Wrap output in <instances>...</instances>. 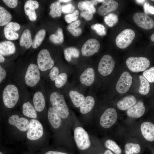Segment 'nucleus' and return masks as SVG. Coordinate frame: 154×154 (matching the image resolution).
<instances>
[{
    "instance_id": "1",
    "label": "nucleus",
    "mask_w": 154,
    "mask_h": 154,
    "mask_svg": "<svg viewBox=\"0 0 154 154\" xmlns=\"http://www.w3.org/2000/svg\"><path fill=\"white\" fill-rule=\"evenodd\" d=\"M76 148L80 154H93L96 145L97 137L90 133L78 119L72 129Z\"/></svg>"
},
{
    "instance_id": "2",
    "label": "nucleus",
    "mask_w": 154,
    "mask_h": 154,
    "mask_svg": "<svg viewBox=\"0 0 154 154\" xmlns=\"http://www.w3.org/2000/svg\"><path fill=\"white\" fill-rule=\"evenodd\" d=\"M49 100L51 107L55 110L61 118L72 129L78 118L69 109L64 95L58 92L54 91L50 93Z\"/></svg>"
},
{
    "instance_id": "3",
    "label": "nucleus",
    "mask_w": 154,
    "mask_h": 154,
    "mask_svg": "<svg viewBox=\"0 0 154 154\" xmlns=\"http://www.w3.org/2000/svg\"><path fill=\"white\" fill-rule=\"evenodd\" d=\"M117 117L116 110L110 107L106 109L100 115L94 114L92 121L94 120L99 128L104 130H107L114 125Z\"/></svg>"
},
{
    "instance_id": "4",
    "label": "nucleus",
    "mask_w": 154,
    "mask_h": 154,
    "mask_svg": "<svg viewBox=\"0 0 154 154\" xmlns=\"http://www.w3.org/2000/svg\"><path fill=\"white\" fill-rule=\"evenodd\" d=\"M19 98L18 88L13 84H9L4 88L2 98L4 105L7 108L11 109L17 103Z\"/></svg>"
},
{
    "instance_id": "5",
    "label": "nucleus",
    "mask_w": 154,
    "mask_h": 154,
    "mask_svg": "<svg viewBox=\"0 0 154 154\" xmlns=\"http://www.w3.org/2000/svg\"><path fill=\"white\" fill-rule=\"evenodd\" d=\"M95 105V99L93 96L90 95L85 97L78 108L83 121L88 122L92 121Z\"/></svg>"
},
{
    "instance_id": "6",
    "label": "nucleus",
    "mask_w": 154,
    "mask_h": 154,
    "mask_svg": "<svg viewBox=\"0 0 154 154\" xmlns=\"http://www.w3.org/2000/svg\"><path fill=\"white\" fill-rule=\"evenodd\" d=\"M25 84L29 87L36 86L40 79V71L37 64H30L25 71L24 78Z\"/></svg>"
},
{
    "instance_id": "7",
    "label": "nucleus",
    "mask_w": 154,
    "mask_h": 154,
    "mask_svg": "<svg viewBox=\"0 0 154 154\" xmlns=\"http://www.w3.org/2000/svg\"><path fill=\"white\" fill-rule=\"evenodd\" d=\"M126 65L131 71L137 72L145 71L150 66L149 60L144 57H130L126 61Z\"/></svg>"
},
{
    "instance_id": "8",
    "label": "nucleus",
    "mask_w": 154,
    "mask_h": 154,
    "mask_svg": "<svg viewBox=\"0 0 154 154\" xmlns=\"http://www.w3.org/2000/svg\"><path fill=\"white\" fill-rule=\"evenodd\" d=\"M37 64L40 71L42 72L50 70L54 66V60L48 50L42 49L39 52L37 56Z\"/></svg>"
},
{
    "instance_id": "9",
    "label": "nucleus",
    "mask_w": 154,
    "mask_h": 154,
    "mask_svg": "<svg viewBox=\"0 0 154 154\" xmlns=\"http://www.w3.org/2000/svg\"><path fill=\"white\" fill-rule=\"evenodd\" d=\"M43 126L40 122L36 119H31L29 121V125L27 133L28 139L36 140L42 137L43 134Z\"/></svg>"
},
{
    "instance_id": "10",
    "label": "nucleus",
    "mask_w": 154,
    "mask_h": 154,
    "mask_svg": "<svg viewBox=\"0 0 154 154\" xmlns=\"http://www.w3.org/2000/svg\"><path fill=\"white\" fill-rule=\"evenodd\" d=\"M135 33L132 30L126 29L121 31L117 37L116 43L119 48L124 49L129 46L135 37Z\"/></svg>"
},
{
    "instance_id": "11",
    "label": "nucleus",
    "mask_w": 154,
    "mask_h": 154,
    "mask_svg": "<svg viewBox=\"0 0 154 154\" xmlns=\"http://www.w3.org/2000/svg\"><path fill=\"white\" fill-rule=\"evenodd\" d=\"M115 62L112 57L110 55H104L100 60L98 67L99 73L103 76L110 74L114 67Z\"/></svg>"
},
{
    "instance_id": "12",
    "label": "nucleus",
    "mask_w": 154,
    "mask_h": 154,
    "mask_svg": "<svg viewBox=\"0 0 154 154\" xmlns=\"http://www.w3.org/2000/svg\"><path fill=\"white\" fill-rule=\"evenodd\" d=\"M133 19L138 26L144 29H150L154 27V21L145 13H136L133 15Z\"/></svg>"
},
{
    "instance_id": "13",
    "label": "nucleus",
    "mask_w": 154,
    "mask_h": 154,
    "mask_svg": "<svg viewBox=\"0 0 154 154\" xmlns=\"http://www.w3.org/2000/svg\"><path fill=\"white\" fill-rule=\"evenodd\" d=\"M132 81L131 75L127 72H123L121 75L116 85V90L119 93L127 92L130 87Z\"/></svg>"
},
{
    "instance_id": "14",
    "label": "nucleus",
    "mask_w": 154,
    "mask_h": 154,
    "mask_svg": "<svg viewBox=\"0 0 154 154\" xmlns=\"http://www.w3.org/2000/svg\"><path fill=\"white\" fill-rule=\"evenodd\" d=\"M100 47V44L97 40L90 38L83 45L81 49V53L85 56H91L98 52Z\"/></svg>"
},
{
    "instance_id": "15",
    "label": "nucleus",
    "mask_w": 154,
    "mask_h": 154,
    "mask_svg": "<svg viewBox=\"0 0 154 154\" xmlns=\"http://www.w3.org/2000/svg\"><path fill=\"white\" fill-rule=\"evenodd\" d=\"M9 124L16 127L19 130L22 132L27 131L29 125V121L26 118L19 117L17 115H12L8 120Z\"/></svg>"
},
{
    "instance_id": "16",
    "label": "nucleus",
    "mask_w": 154,
    "mask_h": 154,
    "mask_svg": "<svg viewBox=\"0 0 154 154\" xmlns=\"http://www.w3.org/2000/svg\"><path fill=\"white\" fill-rule=\"evenodd\" d=\"M20 28L19 24L16 22H10L5 25L4 29V33L6 38L10 40L18 39L19 34L16 32Z\"/></svg>"
},
{
    "instance_id": "17",
    "label": "nucleus",
    "mask_w": 154,
    "mask_h": 154,
    "mask_svg": "<svg viewBox=\"0 0 154 154\" xmlns=\"http://www.w3.org/2000/svg\"><path fill=\"white\" fill-rule=\"evenodd\" d=\"M95 79V72L92 67L86 69L81 74L79 77V80L81 83L87 86H92L94 82Z\"/></svg>"
},
{
    "instance_id": "18",
    "label": "nucleus",
    "mask_w": 154,
    "mask_h": 154,
    "mask_svg": "<svg viewBox=\"0 0 154 154\" xmlns=\"http://www.w3.org/2000/svg\"><path fill=\"white\" fill-rule=\"evenodd\" d=\"M141 134L147 141H154V124L149 121L142 123L140 127Z\"/></svg>"
},
{
    "instance_id": "19",
    "label": "nucleus",
    "mask_w": 154,
    "mask_h": 154,
    "mask_svg": "<svg viewBox=\"0 0 154 154\" xmlns=\"http://www.w3.org/2000/svg\"><path fill=\"white\" fill-rule=\"evenodd\" d=\"M145 108L143 102L139 101L130 108L127 110V116L131 118H139L144 114Z\"/></svg>"
},
{
    "instance_id": "20",
    "label": "nucleus",
    "mask_w": 154,
    "mask_h": 154,
    "mask_svg": "<svg viewBox=\"0 0 154 154\" xmlns=\"http://www.w3.org/2000/svg\"><path fill=\"white\" fill-rule=\"evenodd\" d=\"M118 6V3L116 1L104 0L98 9V13L99 15L104 16L116 9Z\"/></svg>"
},
{
    "instance_id": "21",
    "label": "nucleus",
    "mask_w": 154,
    "mask_h": 154,
    "mask_svg": "<svg viewBox=\"0 0 154 154\" xmlns=\"http://www.w3.org/2000/svg\"><path fill=\"white\" fill-rule=\"evenodd\" d=\"M39 7L38 2L35 0H29L26 1L24 6L25 14L27 15L30 20L33 21L37 18V15L35 11Z\"/></svg>"
},
{
    "instance_id": "22",
    "label": "nucleus",
    "mask_w": 154,
    "mask_h": 154,
    "mask_svg": "<svg viewBox=\"0 0 154 154\" xmlns=\"http://www.w3.org/2000/svg\"><path fill=\"white\" fill-rule=\"evenodd\" d=\"M33 106L36 111L38 112L42 111L46 105L45 100L42 92L40 91L35 92L33 99Z\"/></svg>"
},
{
    "instance_id": "23",
    "label": "nucleus",
    "mask_w": 154,
    "mask_h": 154,
    "mask_svg": "<svg viewBox=\"0 0 154 154\" xmlns=\"http://www.w3.org/2000/svg\"><path fill=\"white\" fill-rule=\"evenodd\" d=\"M137 103L135 97L133 95L127 96L121 100L119 101L117 104V107L121 110H127Z\"/></svg>"
},
{
    "instance_id": "24",
    "label": "nucleus",
    "mask_w": 154,
    "mask_h": 154,
    "mask_svg": "<svg viewBox=\"0 0 154 154\" xmlns=\"http://www.w3.org/2000/svg\"><path fill=\"white\" fill-rule=\"evenodd\" d=\"M68 95L72 104L77 108H79L85 98L83 94L75 90H70Z\"/></svg>"
},
{
    "instance_id": "25",
    "label": "nucleus",
    "mask_w": 154,
    "mask_h": 154,
    "mask_svg": "<svg viewBox=\"0 0 154 154\" xmlns=\"http://www.w3.org/2000/svg\"><path fill=\"white\" fill-rule=\"evenodd\" d=\"M16 48L14 44L11 41L6 40L0 43V54L3 56L13 54Z\"/></svg>"
},
{
    "instance_id": "26",
    "label": "nucleus",
    "mask_w": 154,
    "mask_h": 154,
    "mask_svg": "<svg viewBox=\"0 0 154 154\" xmlns=\"http://www.w3.org/2000/svg\"><path fill=\"white\" fill-rule=\"evenodd\" d=\"M101 143L105 148L109 149L114 154L121 153L122 150L121 148L113 139L105 138L103 139Z\"/></svg>"
},
{
    "instance_id": "27",
    "label": "nucleus",
    "mask_w": 154,
    "mask_h": 154,
    "mask_svg": "<svg viewBox=\"0 0 154 154\" xmlns=\"http://www.w3.org/2000/svg\"><path fill=\"white\" fill-rule=\"evenodd\" d=\"M22 111L23 115L32 119L37 117V111L34 106L29 101L25 102L22 106Z\"/></svg>"
},
{
    "instance_id": "28",
    "label": "nucleus",
    "mask_w": 154,
    "mask_h": 154,
    "mask_svg": "<svg viewBox=\"0 0 154 154\" xmlns=\"http://www.w3.org/2000/svg\"><path fill=\"white\" fill-rule=\"evenodd\" d=\"M19 44L21 46H25L27 49H29L32 46L33 41L29 29H27L23 31L20 39Z\"/></svg>"
},
{
    "instance_id": "29",
    "label": "nucleus",
    "mask_w": 154,
    "mask_h": 154,
    "mask_svg": "<svg viewBox=\"0 0 154 154\" xmlns=\"http://www.w3.org/2000/svg\"><path fill=\"white\" fill-rule=\"evenodd\" d=\"M141 150V146L137 143L128 142L125 144L124 147L125 154H138Z\"/></svg>"
},
{
    "instance_id": "30",
    "label": "nucleus",
    "mask_w": 154,
    "mask_h": 154,
    "mask_svg": "<svg viewBox=\"0 0 154 154\" xmlns=\"http://www.w3.org/2000/svg\"><path fill=\"white\" fill-rule=\"evenodd\" d=\"M140 86L138 89L139 93L143 95L147 94L150 90V84L147 79L143 75L139 76Z\"/></svg>"
},
{
    "instance_id": "31",
    "label": "nucleus",
    "mask_w": 154,
    "mask_h": 154,
    "mask_svg": "<svg viewBox=\"0 0 154 154\" xmlns=\"http://www.w3.org/2000/svg\"><path fill=\"white\" fill-rule=\"evenodd\" d=\"M50 8L51 10L49 14L52 18H54L61 16L62 11V6L59 0L52 3L50 6Z\"/></svg>"
},
{
    "instance_id": "32",
    "label": "nucleus",
    "mask_w": 154,
    "mask_h": 154,
    "mask_svg": "<svg viewBox=\"0 0 154 154\" xmlns=\"http://www.w3.org/2000/svg\"><path fill=\"white\" fill-rule=\"evenodd\" d=\"M64 57L68 62L71 61L72 58H74L79 57L80 53L77 48L73 47H69L65 48L64 51Z\"/></svg>"
},
{
    "instance_id": "33",
    "label": "nucleus",
    "mask_w": 154,
    "mask_h": 154,
    "mask_svg": "<svg viewBox=\"0 0 154 154\" xmlns=\"http://www.w3.org/2000/svg\"><path fill=\"white\" fill-rule=\"evenodd\" d=\"M12 19L10 13L3 7H0V26L6 25Z\"/></svg>"
},
{
    "instance_id": "34",
    "label": "nucleus",
    "mask_w": 154,
    "mask_h": 154,
    "mask_svg": "<svg viewBox=\"0 0 154 154\" xmlns=\"http://www.w3.org/2000/svg\"><path fill=\"white\" fill-rule=\"evenodd\" d=\"M80 24V21L79 20H77L68 26L67 30L74 37L78 36L81 34L82 31V29L78 27Z\"/></svg>"
},
{
    "instance_id": "35",
    "label": "nucleus",
    "mask_w": 154,
    "mask_h": 154,
    "mask_svg": "<svg viewBox=\"0 0 154 154\" xmlns=\"http://www.w3.org/2000/svg\"><path fill=\"white\" fill-rule=\"evenodd\" d=\"M46 33V31L44 29H41L37 32L33 41V48H36L41 44L44 38Z\"/></svg>"
},
{
    "instance_id": "36",
    "label": "nucleus",
    "mask_w": 154,
    "mask_h": 154,
    "mask_svg": "<svg viewBox=\"0 0 154 154\" xmlns=\"http://www.w3.org/2000/svg\"><path fill=\"white\" fill-rule=\"evenodd\" d=\"M49 38L54 44H60L62 43L64 38L62 29L58 27L54 34L50 35Z\"/></svg>"
},
{
    "instance_id": "37",
    "label": "nucleus",
    "mask_w": 154,
    "mask_h": 154,
    "mask_svg": "<svg viewBox=\"0 0 154 154\" xmlns=\"http://www.w3.org/2000/svg\"><path fill=\"white\" fill-rule=\"evenodd\" d=\"M67 80L68 75L66 72L60 73L54 81L55 86L58 89L62 88L66 83Z\"/></svg>"
},
{
    "instance_id": "38",
    "label": "nucleus",
    "mask_w": 154,
    "mask_h": 154,
    "mask_svg": "<svg viewBox=\"0 0 154 154\" xmlns=\"http://www.w3.org/2000/svg\"><path fill=\"white\" fill-rule=\"evenodd\" d=\"M117 16L114 13H110L105 16L104 21L106 24L110 27H112L118 22Z\"/></svg>"
},
{
    "instance_id": "39",
    "label": "nucleus",
    "mask_w": 154,
    "mask_h": 154,
    "mask_svg": "<svg viewBox=\"0 0 154 154\" xmlns=\"http://www.w3.org/2000/svg\"><path fill=\"white\" fill-rule=\"evenodd\" d=\"M104 148L101 142L97 138L96 147L93 154H114L109 149L106 148L104 149Z\"/></svg>"
},
{
    "instance_id": "40",
    "label": "nucleus",
    "mask_w": 154,
    "mask_h": 154,
    "mask_svg": "<svg viewBox=\"0 0 154 154\" xmlns=\"http://www.w3.org/2000/svg\"><path fill=\"white\" fill-rule=\"evenodd\" d=\"M91 27L99 35L103 36L106 34V29L102 24L99 23L94 24L91 25Z\"/></svg>"
},
{
    "instance_id": "41",
    "label": "nucleus",
    "mask_w": 154,
    "mask_h": 154,
    "mask_svg": "<svg viewBox=\"0 0 154 154\" xmlns=\"http://www.w3.org/2000/svg\"><path fill=\"white\" fill-rule=\"evenodd\" d=\"M143 75L149 82H154V67L145 71Z\"/></svg>"
},
{
    "instance_id": "42",
    "label": "nucleus",
    "mask_w": 154,
    "mask_h": 154,
    "mask_svg": "<svg viewBox=\"0 0 154 154\" xmlns=\"http://www.w3.org/2000/svg\"><path fill=\"white\" fill-rule=\"evenodd\" d=\"M79 12L76 10L71 14L66 15L64 17L65 20L68 23H71L73 21L77 20L78 17Z\"/></svg>"
},
{
    "instance_id": "43",
    "label": "nucleus",
    "mask_w": 154,
    "mask_h": 154,
    "mask_svg": "<svg viewBox=\"0 0 154 154\" xmlns=\"http://www.w3.org/2000/svg\"><path fill=\"white\" fill-rule=\"evenodd\" d=\"M59 74V70L58 68L54 66L49 71V76L50 80L54 81L56 77Z\"/></svg>"
},
{
    "instance_id": "44",
    "label": "nucleus",
    "mask_w": 154,
    "mask_h": 154,
    "mask_svg": "<svg viewBox=\"0 0 154 154\" xmlns=\"http://www.w3.org/2000/svg\"><path fill=\"white\" fill-rule=\"evenodd\" d=\"M80 16L87 21L91 20L93 17V13L89 9H87L82 11L80 14Z\"/></svg>"
},
{
    "instance_id": "45",
    "label": "nucleus",
    "mask_w": 154,
    "mask_h": 154,
    "mask_svg": "<svg viewBox=\"0 0 154 154\" xmlns=\"http://www.w3.org/2000/svg\"><path fill=\"white\" fill-rule=\"evenodd\" d=\"M44 154H74L66 149L62 150H51L47 151Z\"/></svg>"
},
{
    "instance_id": "46",
    "label": "nucleus",
    "mask_w": 154,
    "mask_h": 154,
    "mask_svg": "<svg viewBox=\"0 0 154 154\" xmlns=\"http://www.w3.org/2000/svg\"><path fill=\"white\" fill-rule=\"evenodd\" d=\"M75 9L74 6L71 4L62 6V11L64 13H73Z\"/></svg>"
},
{
    "instance_id": "47",
    "label": "nucleus",
    "mask_w": 154,
    "mask_h": 154,
    "mask_svg": "<svg viewBox=\"0 0 154 154\" xmlns=\"http://www.w3.org/2000/svg\"><path fill=\"white\" fill-rule=\"evenodd\" d=\"M143 9L145 14H151L154 15V7L150 5L149 3L146 2L144 3Z\"/></svg>"
},
{
    "instance_id": "48",
    "label": "nucleus",
    "mask_w": 154,
    "mask_h": 154,
    "mask_svg": "<svg viewBox=\"0 0 154 154\" xmlns=\"http://www.w3.org/2000/svg\"><path fill=\"white\" fill-rule=\"evenodd\" d=\"M3 2L9 7L14 8L17 6L18 0H3Z\"/></svg>"
},
{
    "instance_id": "49",
    "label": "nucleus",
    "mask_w": 154,
    "mask_h": 154,
    "mask_svg": "<svg viewBox=\"0 0 154 154\" xmlns=\"http://www.w3.org/2000/svg\"><path fill=\"white\" fill-rule=\"evenodd\" d=\"M7 75L5 70L1 65L0 66V83L1 84L5 79Z\"/></svg>"
},
{
    "instance_id": "50",
    "label": "nucleus",
    "mask_w": 154,
    "mask_h": 154,
    "mask_svg": "<svg viewBox=\"0 0 154 154\" xmlns=\"http://www.w3.org/2000/svg\"><path fill=\"white\" fill-rule=\"evenodd\" d=\"M88 8L90 9L93 13H94L96 12V9L94 5L91 3L90 1H85Z\"/></svg>"
},
{
    "instance_id": "51",
    "label": "nucleus",
    "mask_w": 154,
    "mask_h": 154,
    "mask_svg": "<svg viewBox=\"0 0 154 154\" xmlns=\"http://www.w3.org/2000/svg\"><path fill=\"white\" fill-rule=\"evenodd\" d=\"M78 7L79 9L82 11L87 9H88L87 5L84 1H80L78 4Z\"/></svg>"
},
{
    "instance_id": "52",
    "label": "nucleus",
    "mask_w": 154,
    "mask_h": 154,
    "mask_svg": "<svg viewBox=\"0 0 154 154\" xmlns=\"http://www.w3.org/2000/svg\"><path fill=\"white\" fill-rule=\"evenodd\" d=\"M135 1L137 3L140 4H143L145 1V0H137Z\"/></svg>"
},
{
    "instance_id": "53",
    "label": "nucleus",
    "mask_w": 154,
    "mask_h": 154,
    "mask_svg": "<svg viewBox=\"0 0 154 154\" xmlns=\"http://www.w3.org/2000/svg\"><path fill=\"white\" fill-rule=\"evenodd\" d=\"M5 60V59L3 56L0 54V62L1 63L3 62Z\"/></svg>"
},
{
    "instance_id": "54",
    "label": "nucleus",
    "mask_w": 154,
    "mask_h": 154,
    "mask_svg": "<svg viewBox=\"0 0 154 154\" xmlns=\"http://www.w3.org/2000/svg\"><path fill=\"white\" fill-rule=\"evenodd\" d=\"M90 2L94 5H96L98 3L97 0H92Z\"/></svg>"
},
{
    "instance_id": "55",
    "label": "nucleus",
    "mask_w": 154,
    "mask_h": 154,
    "mask_svg": "<svg viewBox=\"0 0 154 154\" xmlns=\"http://www.w3.org/2000/svg\"><path fill=\"white\" fill-rule=\"evenodd\" d=\"M60 2H67L70 1L71 0H59Z\"/></svg>"
},
{
    "instance_id": "56",
    "label": "nucleus",
    "mask_w": 154,
    "mask_h": 154,
    "mask_svg": "<svg viewBox=\"0 0 154 154\" xmlns=\"http://www.w3.org/2000/svg\"><path fill=\"white\" fill-rule=\"evenodd\" d=\"M151 39L153 42H154V33H153L151 36Z\"/></svg>"
},
{
    "instance_id": "57",
    "label": "nucleus",
    "mask_w": 154,
    "mask_h": 154,
    "mask_svg": "<svg viewBox=\"0 0 154 154\" xmlns=\"http://www.w3.org/2000/svg\"><path fill=\"white\" fill-rule=\"evenodd\" d=\"M98 2H103L104 1V0H97Z\"/></svg>"
},
{
    "instance_id": "58",
    "label": "nucleus",
    "mask_w": 154,
    "mask_h": 154,
    "mask_svg": "<svg viewBox=\"0 0 154 154\" xmlns=\"http://www.w3.org/2000/svg\"><path fill=\"white\" fill-rule=\"evenodd\" d=\"M0 154H3V153L2 152L0 151Z\"/></svg>"
},
{
    "instance_id": "59",
    "label": "nucleus",
    "mask_w": 154,
    "mask_h": 154,
    "mask_svg": "<svg viewBox=\"0 0 154 154\" xmlns=\"http://www.w3.org/2000/svg\"><path fill=\"white\" fill-rule=\"evenodd\" d=\"M152 1H154V0H151Z\"/></svg>"
}]
</instances>
